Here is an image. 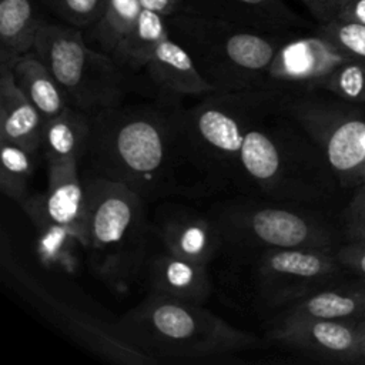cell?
Masks as SVG:
<instances>
[{
    "instance_id": "34",
    "label": "cell",
    "mask_w": 365,
    "mask_h": 365,
    "mask_svg": "<svg viewBox=\"0 0 365 365\" xmlns=\"http://www.w3.org/2000/svg\"><path fill=\"white\" fill-rule=\"evenodd\" d=\"M144 10L154 11L163 17H170L182 9V0H138Z\"/></svg>"
},
{
    "instance_id": "13",
    "label": "cell",
    "mask_w": 365,
    "mask_h": 365,
    "mask_svg": "<svg viewBox=\"0 0 365 365\" xmlns=\"http://www.w3.org/2000/svg\"><path fill=\"white\" fill-rule=\"evenodd\" d=\"M348 57L322 36L291 34L272 58L265 83L277 94H299L314 91Z\"/></svg>"
},
{
    "instance_id": "6",
    "label": "cell",
    "mask_w": 365,
    "mask_h": 365,
    "mask_svg": "<svg viewBox=\"0 0 365 365\" xmlns=\"http://www.w3.org/2000/svg\"><path fill=\"white\" fill-rule=\"evenodd\" d=\"M170 37L191 56L202 78L218 93L262 88L268 67L294 33H268L194 13L165 19Z\"/></svg>"
},
{
    "instance_id": "5",
    "label": "cell",
    "mask_w": 365,
    "mask_h": 365,
    "mask_svg": "<svg viewBox=\"0 0 365 365\" xmlns=\"http://www.w3.org/2000/svg\"><path fill=\"white\" fill-rule=\"evenodd\" d=\"M221 285L227 298L258 314H278L309 292L339 281L345 268L335 250H225ZM220 255V257H221Z\"/></svg>"
},
{
    "instance_id": "8",
    "label": "cell",
    "mask_w": 365,
    "mask_h": 365,
    "mask_svg": "<svg viewBox=\"0 0 365 365\" xmlns=\"http://www.w3.org/2000/svg\"><path fill=\"white\" fill-rule=\"evenodd\" d=\"M267 88L212 91L184 106V127L192 164L210 195L237 191L245 133Z\"/></svg>"
},
{
    "instance_id": "31",
    "label": "cell",
    "mask_w": 365,
    "mask_h": 365,
    "mask_svg": "<svg viewBox=\"0 0 365 365\" xmlns=\"http://www.w3.org/2000/svg\"><path fill=\"white\" fill-rule=\"evenodd\" d=\"M345 241L365 240V190L358 188L344 212Z\"/></svg>"
},
{
    "instance_id": "28",
    "label": "cell",
    "mask_w": 365,
    "mask_h": 365,
    "mask_svg": "<svg viewBox=\"0 0 365 365\" xmlns=\"http://www.w3.org/2000/svg\"><path fill=\"white\" fill-rule=\"evenodd\" d=\"M318 90H325L348 103L365 104V63L348 58L324 80Z\"/></svg>"
},
{
    "instance_id": "17",
    "label": "cell",
    "mask_w": 365,
    "mask_h": 365,
    "mask_svg": "<svg viewBox=\"0 0 365 365\" xmlns=\"http://www.w3.org/2000/svg\"><path fill=\"white\" fill-rule=\"evenodd\" d=\"M143 278L148 285V292L192 304L205 305L212 292L208 265L181 258L161 247L151 250Z\"/></svg>"
},
{
    "instance_id": "23",
    "label": "cell",
    "mask_w": 365,
    "mask_h": 365,
    "mask_svg": "<svg viewBox=\"0 0 365 365\" xmlns=\"http://www.w3.org/2000/svg\"><path fill=\"white\" fill-rule=\"evenodd\" d=\"M11 66L17 86L34 104L44 121L68 107L61 86L33 50L17 57Z\"/></svg>"
},
{
    "instance_id": "32",
    "label": "cell",
    "mask_w": 365,
    "mask_h": 365,
    "mask_svg": "<svg viewBox=\"0 0 365 365\" xmlns=\"http://www.w3.org/2000/svg\"><path fill=\"white\" fill-rule=\"evenodd\" d=\"M335 257L346 269L365 278V240H351L342 242L335 250Z\"/></svg>"
},
{
    "instance_id": "29",
    "label": "cell",
    "mask_w": 365,
    "mask_h": 365,
    "mask_svg": "<svg viewBox=\"0 0 365 365\" xmlns=\"http://www.w3.org/2000/svg\"><path fill=\"white\" fill-rule=\"evenodd\" d=\"M315 33L329 40L348 57L365 63V24L354 20L335 19L318 24Z\"/></svg>"
},
{
    "instance_id": "36",
    "label": "cell",
    "mask_w": 365,
    "mask_h": 365,
    "mask_svg": "<svg viewBox=\"0 0 365 365\" xmlns=\"http://www.w3.org/2000/svg\"><path fill=\"white\" fill-rule=\"evenodd\" d=\"M356 328H358L359 338H361V348H362V352H364V356H365V318L362 321L356 322Z\"/></svg>"
},
{
    "instance_id": "14",
    "label": "cell",
    "mask_w": 365,
    "mask_h": 365,
    "mask_svg": "<svg viewBox=\"0 0 365 365\" xmlns=\"http://www.w3.org/2000/svg\"><path fill=\"white\" fill-rule=\"evenodd\" d=\"M154 241L168 252L210 265L224 251L221 231L208 211L164 200L151 215Z\"/></svg>"
},
{
    "instance_id": "16",
    "label": "cell",
    "mask_w": 365,
    "mask_h": 365,
    "mask_svg": "<svg viewBox=\"0 0 365 365\" xmlns=\"http://www.w3.org/2000/svg\"><path fill=\"white\" fill-rule=\"evenodd\" d=\"M181 11L268 33H295L309 26L284 0H182Z\"/></svg>"
},
{
    "instance_id": "4",
    "label": "cell",
    "mask_w": 365,
    "mask_h": 365,
    "mask_svg": "<svg viewBox=\"0 0 365 365\" xmlns=\"http://www.w3.org/2000/svg\"><path fill=\"white\" fill-rule=\"evenodd\" d=\"M87 201L84 255L93 274L113 292L140 278L154 241L148 202L121 182L81 170Z\"/></svg>"
},
{
    "instance_id": "12",
    "label": "cell",
    "mask_w": 365,
    "mask_h": 365,
    "mask_svg": "<svg viewBox=\"0 0 365 365\" xmlns=\"http://www.w3.org/2000/svg\"><path fill=\"white\" fill-rule=\"evenodd\" d=\"M265 336L321 362L365 364L356 322L335 319H267Z\"/></svg>"
},
{
    "instance_id": "37",
    "label": "cell",
    "mask_w": 365,
    "mask_h": 365,
    "mask_svg": "<svg viewBox=\"0 0 365 365\" xmlns=\"http://www.w3.org/2000/svg\"><path fill=\"white\" fill-rule=\"evenodd\" d=\"M358 188H361V190H365V171H364V177H362V182H361V185L358 187Z\"/></svg>"
},
{
    "instance_id": "1",
    "label": "cell",
    "mask_w": 365,
    "mask_h": 365,
    "mask_svg": "<svg viewBox=\"0 0 365 365\" xmlns=\"http://www.w3.org/2000/svg\"><path fill=\"white\" fill-rule=\"evenodd\" d=\"M80 168L124 184L148 204L210 197L190 155L182 103L147 98L91 114Z\"/></svg>"
},
{
    "instance_id": "18",
    "label": "cell",
    "mask_w": 365,
    "mask_h": 365,
    "mask_svg": "<svg viewBox=\"0 0 365 365\" xmlns=\"http://www.w3.org/2000/svg\"><path fill=\"white\" fill-rule=\"evenodd\" d=\"M47 191L38 192L46 215L87 244V201L78 163L47 164Z\"/></svg>"
},
{
    "instance_id": "27",
    "label": "cell",
    "mask_w": 365,
    "mask_h": 365,
    "mask_svg": "<svg viewBox=\"0 0 365 365\" xmlns=\"http://www.w3.org/2000/svg\"><path fill=\"white\" fill-rule=\"evenodd\" d=\"M36 171V154L23 147L0 141V190L14 200L23 202L29 195V182Z\"/></svg>"
},
{
    "instance_id": "15",
    "label": "cell",
    "mask_w": 365,
    "mask_h": 365,
    "mask_svg": "<svg viewBox=\"0 0 365 365\" xmlns=\"http://www.w3.org/2000/svg\"><path fill=\"white\" fill-rule=\"evenodd\" d=\"M131 88L148 100L173 103L214 91L188 51L170 36L157 46L144 67L131 78Z\"/></svg>"
},
{
    "instance_id": "11",
    "label": "cell",
    "mask_w": 365,
    "mask_h": 365,
    "mask_svg": "<svg viewBox=\"0 0 365 365\" xmlns=\"http://www.w3.org/2000/svg\"><path fill=\"white\" fill-rule=\"evenodd\" d=\"M1 278L43 319L100 359L115 365L155 364L153 358L123 342L115 335L113 322L70 302L29 274L4 247L1 250Z\"/></svg>"
},
{
    "instance_id": "2",
    "label": "cell",
    "mask_w": 365,
    "mask_h": 365,
    "mask_svg": "<svg viewBox=\"0 0 365 365\" xmlns=\"http://www.w3.org/2000/svg\"><path fill=\"white\" fill-rule=\"evenodd\" d=\"M336 187L318 145L267 90L245 133L235 192L319 205Z\"/></svg>"
},
{
    "instance_id": "7",
    "label": "cell",
    "mask_w": 365,
    "mask_h": 365,
    "mask_svg": "<svg viewBox=\"0 0 365 365\" xmlns=\"http://www.w3.org/2000/svg\"><path fill=\"white\" fill-rule=\"evenodd\" d=\"M225 250L318 248L336 250L344 234L317 205L235 194L208 210Z\"/></svg>"
},
{
    "instance_id": "25",
    "label": "cell",
    "mask_w": 365,
    "mask_h": 365,
    "mask_svg": "<svg viewBox=\"0 0 365 365\" xmlns=\"http://www.w3.org/2000/svg\"><path fill=\"white\" fill-rule=\"evenodd\" d=\"M41 23L34 0H0V61L31 51Z\"/></svg>"
},
{
    "instance_id": "26",
    "label": "cell",
    "mask_w": 365,
    "mask_h": 365,
    "mask_svg": "<svg viewBox=\"0 0 365 365\" xmlns=\"http://www.w3.org/2000/svg\"><path fill=\"white\" fill-rule=\"evenodd\" d=\"M141 10L143 7L138 0H107L97 21L83 30L87 43L111 56L118 43L135 24Z\"/></svg>"
},
{
    "instance_id": "35",
    "label": "cell",
    "mask_w": 365,
    "mask_h": 365,
    "mask_svg": "<svg viewBox=\"0 0 365 365\" xmlns=\"http://www.w3.org/2000/svg\"><path fill=\"white\" fill-rule=\"evenodd\" d=\"M336 19L354 20L365 24V0H346Z\"/></svg>"
},
{
    "instance_id": "19",
    "label": "cell",
    "mask_w": 365,
    "mask_h": 365,
    "mask_svg": "<svg viewBox=\"0 0 365 365\" xmlns=\"http://www.w3.org/2000/svg\"><path fill=\"white\" fill-rule=\"evenodd\" d=\"M365 318V278L335 281L292 302L268 319H335L359 322Z\"/></svg>"
},
{
    "instance_id": "20",
    "label": "cell",
    "mask_w": 365,
    "mask_h": 365,
    "mask_svg": "<svg viewBox=\"0 0 365 365\" xmlns=\"http://www.w3.org/2000/svg\"><path fill=\"white\" fill-rule=\"evenodd\" d=\"M44 120L17 86L10 61H0V141L14 143L31 154L41 151Z\"/></svg>"
},
{
    "instance_id": "33",
    "label": "cell",
    "mask_w": 365,
    "mask_h": 365,
    "mask_svg": "<svg viewBox=\"0 0 365 365\" xmlns=\"http://www.w3.org/2000/svg\"><path fill=\"white\" fill-rule=\"evenodd\" d=\"M309 14L318 24H325L335 20L346 0H301Z\"/></svg>"
},
{
    "instance_id": "24",
    "label": "cell",
    "mask_w": 365,
    "mask_h": 365,
    "mask_svg": "<svg viewBox=\"0 0 365 365\" xmlns=\"http://www.w3.org/2000/svg\"><path fill=\"white\" fill-rule=\"evenodd\" d=\"M168 36L165 17L143 9L133 29L111 54L127 74L130 84L131 78L144 67L157 46Z\"/></svg>"
},
{
    "instance_id": "10",
    "label": "cell",
    "mask_w": 365,
    "mask_h": 365,
    "mask_svg": "<svg viewBox=\"0 0 365 365\" xmlns=\"http://www.w3.org/2000/svg\"><path fill=\"white\" fill-rule=\"evenodd\" d=\"M277 101L318 145L338 185L359 187L365 171V104L325 90L277 94Z\"/></svg>"
},
{
    "instance_id": "3",
    "label": "cell",
    "mask_w": 365,
    "mask_h": 365,
    "mask_svg": "<svg viewBox=\"0 0 365 365\" xmlns=\"http://www.w3.org/2000/svg\"><path fill=\"white\" fill-rule=\"evenodd\" d=\"M125 344L161 361H215L262 346L252 332L240 329L201 304L148 292L113 321Z\"/></svg>"
},
{
    "instance_id": "30",
    "label": "cell",
    "mask_w": 365,
    "mask_h": 365,
    "mask_svg": "<svg viewBox=\"0 0 365 365\" xmlns=\"http://www.w3.org/2000/svg\"><path fill=\"white\" fill-rule=\"evenodd\" d=\"M53 14L68 26L88 29L101 16L107 0H40Z\"/></svg>"
},
{
    "instance_id": "9",
    "label": "cell",
    "mask_w": 365,
    "mask_h": 365,
    "mask_svg": "<svg viewBox=\"0 0 365 365\" xmlns=\"http://www.w3.org/2000/svg\"><path fill=\"white\" fill-rule=\"evenodd\" d=\"M33 51L61 86L68 106L90 115L124 103L133 93L124 70L110 54L91 47L78 27L43 20Z\"/></svg>"
},
{
    "instance_id": "22",
    "label": "cell",
    "mask_w": 365,
    "mask_h": 365,
    "mask_svg": "<svg viewBox=\"0 0 365 365\" xmlns=\"http://www.w3.org/2000/svg\"><path fill=\"white\" fill-rule=\"evenodd\" d=\"M91 115L68 106L43 125L41 151L47 164L81 163L90 141Z\"/></svg>"
},
{
    "instance_id": "21",
    "label": "cell",
    "mask_w": 365,
    "mask_h": 365,
    "mask_svg": "<svg viewBox=\"0 0 365 365\" xmlns=\"http://www.w3.org/2000/svg\"><path fill=\"white\" fill-rule=\"evenodd\" d=\"M19 205L36 228L34 251L40 264L48 269L76 274L80 268L81 254H84L81 240L46 215L38 192L30 194Z\"/></svg>"
}]
</instances>
